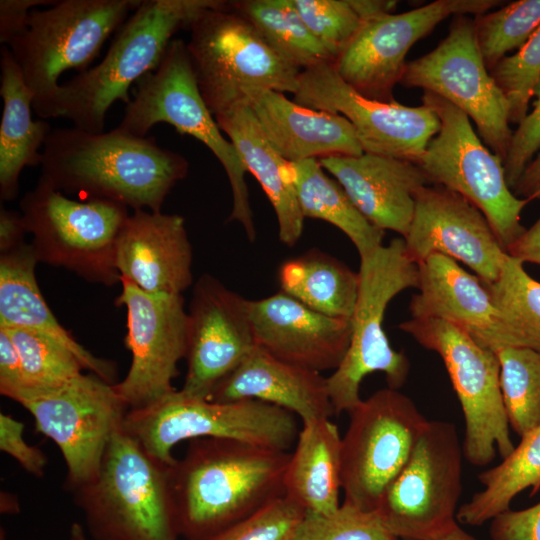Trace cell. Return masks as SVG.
<instances>
[{
  "label": "cell",
  "instance_id": "603a6c76",
  "mask_svg": "<svg viewBox=\"0 0 540 540\" xmlns=\"http://www.w3.org/2000/svg\"><path fill=\"white\" fill-rule=\"evenodd\" d=\"M256 345L285 362L322 372L335 370L351 339V322L319 313L279 291L247 300Z\"/></svg>",
  "mask_w": 540,
  "mask_h": 540
},
{
  "label": "cell",
  "instance_id": "5b68a950",
  "mask_svg": "<svg viewBox=\"0 0 540 540\" xmlns=\"http://www.w3.org/2000/svg\"><path fill=\"white\" fill-rule=\"evenodd\" d=\"M141 0H60L33 9L26 30L7 46L33 94L41 119L58 117L59 78L82 72Z\"/></svg>",
  "mask_w": 540,
  "mask_h": 540
},
{
  "label": "cell",
  "instance_id": "60d3db41",
  "mask_svg": "<svg viewBox=\"0 0 540 540\" xmlns=\"http://www.w3.org/2000/svg\"><path fill=\"white\" fill-rule=\"evenodd\" d=\"M294 540H398L377 511H364L343 502L331 514L305 512Z\"/></svg>",
  "mask_w": 540,
  "mask_h": 540
},
{
  "label": "cell",
  "instance_id": "f1b7e54d",
  "mask_svg": "<svg viewBox=\"0 0 540 540\" xmlns=\"http://www.w3.org/2000/svg\"><path fill=\"white\" fill-rule=\"evenodd\" d=\"M214 117L273 206L280 241L294 246L302 236L305 218L298 203L291 163L268 140L247 103Z\"/></svg>",
  "mask_w": 540,
  "mask_h": 540
},
{
  "label": "cell",
  "instance_id": "11a10c76",
  "mask_svg": "<svg viewBox=\"0 0 540 540\" xmlns=\"http://www.w3.org/2000/svg\"><path fill=\"white\" fill-rule=\"evenodd\" d=\"M68 540H89V538L84 527L80 523L74 522L70 526Z\"/></svg>",
  "mask_w": 540,
  "mask_h": 540
},
{
  "label": "cell",
  "instance_id": "ffe728a7",
  "mask_svg": "<svg viewBox=\"0 0 540 540\" xmlns=\"http://www.w3.org/2000/svg\"><path fill=\"white\" fill-rule=\"evenodd\" d=\"M247 300L215 277L202 275L189 305L187 371L180 391L208 399L257 346Z\"/></svg>",
  "mask_w": 540,
  "mask_h": 540
},
{
  "label": "cell",
  "instance_id": "7bdbcfd3",
  "mask_svg": "<svg viewBox=\"0 0 540 540\" xmlns=\"http://www.w3.org/2000/svg\"><path fill=\"white\" fill-rule=\"evenodd\" d=\"M305 512L284 495L206 540H294Z\"/></svg>",
  "mask_w": 540,
  "mask_h": 540
},
{
  "label": "cell",
  "instance_id": "f907efd6",
  "mask_svg": "<svg viewBox=\"0 0 540 540\" xmlns=\"http://www.w3.org/2000/svg\"><path fill=\"white\" fill-rule=\"evenodd\" d=\"M27 233L21 213L1 206L0 209V253L25 242Z\"/></svg>",
  "mask_w": 540,
  "mask_h": 540
},
{
  "label": "cell",
  "instance_id": "4316f807",
  "mask_svg": "<svg viewBox=\"0 0 540 540\" xmlns=\"http://www.w3.org/2000/svg\"><path fill=\"white\" fill-rule=\"evenodd\" d=\"M258 400L281 407L302 423L335 415L327 377L276 358L256 346L211 394L210 400Z\"/></svg>",
  "mask_w": 540,
  "mask_h": 540
},
{
  "label": "cell",
  "instance_id": "db71d44e",
  "mask_svg": "<svg viewBox=\"0 0 540 540\" xmlns=\"http://www.w3.org/2000/svg\"><path fill=\"white\" fill-rule=\"evenodd\" d=\"M5 496H1V513L14 514L19 512V506L17 501L12 500L10 494L4 493Z\"/></svg>",
  "mask_w": 540,
  "mask_h": 540
},
{
  "label": "cell",
  "instance_id": "d6986e66",
  "mask_svg": "<svg viewBox=\"0 0 540 540\" xmlns=\"http://www.w3.org/2000/svg\"><path fill=\"white\" fill-rule=\"evenodd\" d=\"M294 101L310 109L345 117L352 124L364 152L416 164L440 129V120L429 107L368 99L346 84L331 63L300 73Z\"/></svg>",
  "mask_w": 540,
  "mask_h": 540
},
{
  "label": "cell",
  "instance_id": "ee69618b",
  "mask_svg": "<svg viewBox=\"0 0 540 540\" xmlns=\"http://www.w3.org/2000/svg\"><path fill=\"white\" fill-rule=\"evenodd\" d=\"M533 97V109L513 131L508 153L503 161L506 181L511 190L540 149V80L534 89Z\"/></svg>",
  "mask_w": 540,
  "mask_h": 540
},
{
  "label": "cell",
  "instance_id": "8992f818",
  "mask_svg": "<svg viewBox=\"0 0 540 540\" xmlns=\"http://www.w3.org/2000/svg\"><path fill=\"white\" fill-rule=\"evenodd\" d=\"M123 429L168 467L182 441L223 438L288 452L299 434L297 416L281 407L252 399L217 402L180 390L128 410Z\"/></svg>",
  "mask_w": 540,
  "mask_h": 540
},
{
  "label": "cell",
  "instance_id": "8d00e7d4",
  "mask_svg": "<svg viewBox=\"0 0 540 540\" xmlns=\"http://www.w3.org/2000/svg\"><path fill=\"white\" fill-rule=\"evenodd\" d=\"M496 354L509 426L521 438L540 426V351L505 347Z\"/></svg>",
  "mask_w": 540,
  "mask_h": 540
},
{
  "label": "cell",
  "instance_id": "836d02e7",
  "mask_svg": "<svg viewBox=\"0 0 540 540\" xmlns=\"http://www.w3.org/2000/svg\"><path fill=\"white\" fill-rule=\"evenodd\" d=\"M482 489L459 506L457 522L479 526L510 509L522 491L540 488V426L523 437L513 451L496 466L481 472Z\"/></svg>",
  "mask_w": 540,
  "mask_h": 540
},
{
  "label": "cell",
  "instance_id": "d590c367",
  "mask_svg": "<svg viewBox=\"0 0 540 540\" xmlns=\"http://www.w3.org/2000/svg\"><path fill=\"white\" fill-rule=\"evenodd\" d=\"M292 3L333 62L366 20L393 13L397 5L393 0H292Z\"/></svg>",
  "mask_w": 540,
  "mask_h": 540
},
{
  "label": "cell",
  "instance_id": "2e32d148",
  "mask_svg": "<svg viewBox=\"0 0 540 540\" xmlns=\"http://www.w3.org/2000/svg\"><path fill=\"white\" fill-rule=\"evenodd\" d=\"M400 84L434 93L462 110L487 147L504 161L513 135L509 104L484 63L473 18L455 16L433 50L407 63Z\"/></svg>",
  "mask_w": 540,
  "mask_h": 540
},
{
  "label": "cell",
  "instance_id": "ba28073f",
  "mask_svg": "<svg viewBox=\"0 0 540 540\" xmlns=\"http://www.w3.org/2000/svg\"><path fill=\"white\" fill-rule=\"evenodd\" d=\"M159 123L194 137L215 155L226 172L232 191L233 205L228 220L240 223L247 238L254 241L256 229L245 180L247 170L204 102L186 43L181 39H173L158 68L136 83V91L117 128L145 137Z\"/></svg>",
  "mask_w": 540,
  "mask_h": 540
},
{
  "label": "cell",
  "instance_id": "6da1fadb",
  "mask_svg": "<svg viewBox=\"0 0 540 540\" xmlns=\"http://www.w3.org/2000/svg\"><path fill=\"white\" fill-rule=\"evenodd\" d=\"M41 176L64 194L106 200L135 210L160 212L165 198L188 174L182 155L153 137L115 128L89 132L54 128L43 150Z\"/></svg>",
  "mask_w": 540,
  "mask_h": 540
},
{
  "label": "cell",
  "instance_id": "9a60e30c",
  "mask_svg": "<svg viewBox=\"0 0 540 540\" xmlns=\"http://www.w3.org/2000/svg\"><path fill=\"white\" fill-rule=\"evenodd\" d=\"M348 413L341 438L343 502L376 511L428 420L410 397L389 387L361 400Z\"/></svg>",
  "mask_w": 540,
  "mask_h": 540
},
{
  "label": "cell",
  "instance_id": "681fc988",
  "mask_svg": "<svg viewBox=\"0 0 540 540\" xmlns=\"http://www.w3.org/2000/svg\"><path fill=\"white\" fill-rule=\"evenodd\" d=\"M506 253L523 264L540 265V217L509 245Z\"/></svg>",
  "mask_w": 540,
  "mask_h": 540
},
{
  "label": "cell",
  "instance_id": "7402d4cb",
  "mask_svg": "<svg viewBox=\"0 0 540 540\" xmlns=\"http://www.w3.org/2000/svg\"><path fill=\"white\" fill-rule=\"evenodd\" d=\"M418 267L419 292L409 304L411 318L446 321L495 352L527 347L478 276L441 254L431 255Z\"/></svg>",
  "mask_w": 540,
  "mask_h": 540
},
{
  "label": "cell",
  "instance_id": "f546056e",
  "mask_svg": "<svg viewBox=\"0 0 540 540\" xmlns=\"http://www.w3.org/2000/svg\"><path fill=\"white\" fill-rule=\"evenodd\" d=\"M0 70V197L10 201L18 194L22 170L41 165L52 128L43 119H32L33 94L7 46L1 48Z\"/></svg>",
  "mask_w": 540,
  "mask_h": 540
},
{
  "label": "cell",
  "instance_id": "9c48e42d",
  "mask_svg": "<svg viewBox=\"0 0 540 540\" xmlns=\"http://www.w3.org/2000/svg\"><path fill=\"white\" fill-rule=\"evenodd\" d=\"M20 213L38 262L105 286L121 281L116 250L127 207L99 199L73 200L39 178L20 200Z\"/></svg>",
  "mask_w": 540,
  "mask_h": 540
},
{
  "label": "cell",
  "instance_id": "277c9868",
  "mask_svg": "<svg viewBox=\"0 0 540 540\" xmlns=\"http://www.w3.org/2000/svg\"><path fill=\"white\" fill-rule=\"evenodd\" d=\"M94 540H178L168 466L123 427L109 442L96 476L74 492Z\"/></svg>",
  "mask_w": 540,
  "mask_h": 540
},
{
  "label": "cell",
  "instance_id": "ac0fdd59",
  "mask_svg": "<svg viewBox=\"0 0 540 540\" xmlns=\"http://www.w3.org/2000/svg\"><path fill=\"white\" fill-rule=\"evenodd\" d=\"M120 283L115 304L127 311L125 345L131 364L114 386L130 410L176 390L172 382L178 362L187 354L189 316L182 295L150 294L124 278Z\"/></svg>",
  "mask_w": 540,
  "mask_h": 540
},
{
  "label": "cell",
  "instance_id": "7a4b0ae2",
  "mask_svg": "<svg viewBox=\"0 0 540 540\" xmlns=\"http://www.w3.org/2000/svg\"><path fill=\"white\" fill-rule=\"evenodd\" d=\"M168 467L179 534L206 540L285 495L290 453L236 440L188 441Z\"/></svg>",
  "mask_w": 540,
  "mask_h": 540
},
{
  "label": "cell",
  "instance_id": "cb8c5ba5",
  "mask_svg": "<svg viewBox=\"0 0 540 540\" xmlns=\"http://www.w3.org/2000/svg\"><path fill=\"white\" fill-rule=\"evenodd\" d=\"M116 264L121 278L158 295H182L192 284V246L184 218L135 210L117 241Z\"/></svg>",
  "mask_w": 540,
  "mask_h": 540
},
{
  "label": "cell",
  "instance_id": "8fae6325",
  "mask_svg": "<svg viewBox=\"0 0 540 540\" xmlns=\"http://www.w3.org/2000/svg\"><path fill=\"white\" fill-rule=\"evenodd\" d=\"M422 101L438 116L440 129L417 165L431 185L456 192L477 207L506 252L526 230L521 213L530 201L513 193L502 159L482 143L466 113L428 91Z\"/></svg>",
  "mask_w": 540,
  "mask_h": 540
},
{
  "label": "cell",
  "instance_id": "4dcf8cb0",
  "mask_svg": "<svg viewBox=\"0 0 540 540\" xmlns=\"http://www.w3.org/2000/svg\"><path fill=\"white\" fill-rule=\"evenodd\" d=\"M341 436L330 418L302 423L284 476V492L306 512L340 507Z\"/></svg>",
  "mask_w": 540,
  "mask_h": 540
},
{
  "label": "cell",
  "instance_id": "e0dca14e",
  "mask_svg": "<svg viewBox=\"0 0 540 540\" xmlns=\"http://www.w3.org/2000/svg\"><path fill=\"white\" fill-rule=\"evenodd\" d=\"M497 0H437L403 13H384L366 20L334 60L338 76L360 95L376 101H394L411 47L450 16L482 15Z\"/></svg>",
  "mask_w": 540,
  "mask_h": 540
},
{
  "label": "cell",
  "instance_id": "83f0119b",
  "mask_svg": "<svg viewBox=\"0 0 540 540\" xmlns=\"http://www.w3.org/2000/svg\"><path fill=\"white\" fill-rule=\"evenodd\" d=\"M37 263L32 245L25 242L0 253V326L30 329L51 336L68 347L85 369L115 384V363L89 352L53 315L36 280Z\"/></svg>",
  "mask_w": 540,
  "mask_h": 540
},
{
  "label": "cell",
  "instance_id": "c3c4849f",
  "mask_svg": "<svg viewBox=\"0 0 540 540\" xmlns=\"http://www.w3.org/2000/svg\"><path fill=\"white\" fill-rule=\"evenodd\" d=\"M25 387L19 352L8 332L0 327V393L8 396Z\"/></svg>",
  "mask_w": 540,
  "mask_h": 540
},
{
  "label": "cell",
  "instance_id": "44dd1931",
  "mask_svg": "<svg viewBox=\"0 0 540 540\" xmlns=\"http://www.w3.org/2000/svg\"><path fill=\"white\" fill-rule=\"evenodd\" d=\"M403 239L416 264L441 254L464 263L486 284L497 280L507 255L483 213L440 185L416 192L413 219Z\"/></svg>",
  "mask_w": 540,
  "mask_h": 540
},
{
  "label": "cell",
  "instance_id": "f6af8a7d",
  "mask_svg": "<svg viewBox=\"0 0 540 540\" xmlns=\"http://www.w3.org/2000/svg\"><path fill=\"white\" fill-rule=\"evenodd\" d=\"M24 423L9 414L0 413V449L29 474L42 477L47 457L38 447L29 445L23 436Z\"/></svg>",
  "mask_w": 540,
  "mask_h": 540
},
{
  "label": "cell",
  "instance_id": "e575fe53",
  "mask_svg": "<svg viewBox=\"0 0 540 540\" xmlns=\"http://www.w3.org/2000/svg\"><path fill=\"white\" fill-rule=\"evenodd\" d=\"M230 7L247 19L286 63L303 71L333 62L306 26L292 0H241Z\"/></svg>",
  "mask_w": 540,
  "mask_h": 540
},
{
  "label": "cell",
  "instance_id": "30bf717a",
  "mask_svg": "<svg viewBox=\"0 0 540 540\" xmlns=\"http://www.w3.org/2000/svg\"><path fill=\"white\" fill-rule=\"evenodd\" d=\"M189 29L192 70L214 116L246 103L247 88L297 92L301 71L282 60L230 2L203 11Z\"/></svg>",
  "mask_w": 540,
  "mask_h": 540
},
{
  "label": "cell",
  "instance_id": "816d5d0a",
  "mask_svg": "<svg viewBox=\"0 0 540 540\" xmlns=\"http://www.w3.org/2000/svg\"><path fill=\"white\" fill-rule=\"evenodd\" d=\"M512 191L521 199H540V154L528 164Z\"/></svg>",
  "mask_w": 540,
  "mask_h": 540
},
{
  "label": "cell",
  "instance_id": "52a82bcc",
  "mask_svg": "<svg viewBox=\"0 0 540 540\" xmlns=\"http://www.w3.org/2000/svg\"><path fill=\"white\" fill-rule=\"evenodd\" d=\"M359 290L348 350L340 365L327 377L335 415L349 412L362 399L360 385L367 375L384 373L389 388L407 381L410 362L402 351L392 348L383 329L390 301L405 289L418 288L419 267L406 252L402 237L360 257Z\"/></svg>",
  "mask_w": 540,
  "mask_h": 540
},
{
  "label": "cell",
  "instance_id": "5bb4252c",
  "mask_svg": "<svg viewBox=\"0 0 540 540\" xmlns=\"http://www.w3.org/2000/svg\"><path fill=\"white\" fill-rule=\"evenodd\" d=\"M399 329L441 357L463 412L462 448L468 463L487 466L497 452L502 458L507 457L515 446L503 402L496 352L440 319L411 318L399 324Z\"/></svg>",
  "mask_w": 540,
  "mask_h": 540
},
{
  "label": "cell",
  "instance_id": "484cf974",
  "mask_svg": "<svg viewBox=\"0 0 540 540\" xmlns=\"http://www.w3.org/2000/svg\"><path fill=\"white\" fill-rule=\"evenodd\" d=\"M244 93L268 140L287 161L364 153L352 124L342 115L307 108L272 89L251 87Z\"/></svg>",
  "mask_w": 540,
  "mask_h": 540
},
{
  "label": "cell",
  "instance_id": "1f68e13d",
  "mask_svg": "<svg viewBox=\"0 0 540 540\" xmlns=\"http://www.w3.org/2000/svg\"><path fill=\"white\" fill-rule=\"evenodd\" d=\"M281 291L324 315L350 320L357 301L359 275L318 250L287 260L278 270Z\"/></svg>",
  "mask_w": 540,
  "mask_h": 540
},
{
  "label": "cell",
  "instance_id": "b9f144b4",
  "mask_svg": "<svg viewBox=\"0 0 540 540\" xmlns=\"http://www.w3.org/2000/svg\"><path fill=\"white\" fill-rule=\"evenodd\" d=\"M489 73L507 99L510 123L519 124L528 114L540 80V26L515 54L501 59Z\"/></svg>",
  "mask_w": 540,
  "mask_h": 540
},
{
  "label": "cell",
  "instance_id": "ab89813d",
  "mask_svg": "<svg viewBox=\"0 0 540 540\" xmlns=\"http://www.w3.org/2000/svg\"><path fill=\"white\" fill-rule=\"evenodd\" d=\"M3 328L19 352L25 387L56 386L78 376L85 369L68 347L51 336L30 329Z\"/></svg>",
  "mask_w": 540,
  "mask_h": 540
},
{
  "label": "cell",
  "instance_id": "3957f363",
  "mask_svg": "<svg viewBox=\"0 0 540 540\" xmlns=\"http://www.w3.org/2000/svg\"><path fill=\"white\" fill-rule=\"evenodd\" d=\"M221 0H141L116 32L101 61L61 84L58 117L103 132L112 105L131 101L130 87L160 65L174 34Z\"/></svg>",
  "mask_w": 540,
  "mask_h": 540
},
{
  "label": "cell",
  "instance_id": "d6a6232c",
  "mask_svg": "<svg viewBox=\"0 0 540 540\" xmlns=\"http://www.w3.org/2000/svg\"><path fill=\"white\" fill-rule=\"evenodd\" d=\"M290 163L304 218L323 220L340 229L351 240L360 257L383 245L385 231L361 214L342 186L325 174L318 160Z\"/></svg>",
  "mask_w": 540,
  "mask_h": 540
},
{
  "label": "cell",
  "instance_id": "7c38bea8",
  "mask_svg": "<svg viewBox=\"0 0 540 540\" xmlns=\"http://www.w3.org/2000/svg\"><path fill=\"white\" fill-rule=\"evenodd\" d=\"M7 397L22 405L36 430L57 445L66 465L65 485L72 492L96 476L129 410L114 384L95 374L81 373L51 387L21 388Z\"/></svg>",
  "mask_w": 540,
  "mask_h": 540
},
{
  "label": "cell",
  "instance_id": "f35d334b",
  "mask_svg": "<svg viewBox=\"0 0 540 540\" xmlns=\"http://www.w3.org/2000/svg\"><path fill=\"white\" fill-rule=\"evenodd\" d=\"M485 285L527 347L540 351V282L507 254L497 280Z\"/></svg>",
  "mask_w": 540,
  "mask_h": 540
},
{
  "label": "cell",
  "instance_id": "4fadbf2b",
  "mask_svg": "<svg viewBox=\"0 0 540 540\" xmlns=\"http://www.w3.org/2000/svg\"><path fill=\"white\" fill-rule=\"evenodd\" d=\"M462 444L449 421H427L412 454L385 490L377 512L398 540H437L458 525Z\"/></svg>",
  "mask_w": 540,
  "mask_h": 540
},
{
  "label": "cell",
  "instance_id": "d4e9b609",
  "mask_svg": "<svg viewBox=\"0 0 540 540\" xmlns=\"http://www.w3.org/2000/svg\"><path fill=\"white\" fill-rule=\"evenodd\" d=\"M318 161L371 224L406 236L414 215L415 194L431 185L416 163L366 152Z\"/></svg>",
  "mask_w": 540,
  "mask_h": 540
},
{
  "label": "cell",
  "instance_id": "7dc6e473",
  "mask_svg": "<svg viewBox=\"0 0 540 540\" xmlns=\"http://www.w3.org/2000/svg\"><path fill=\"white\" fill-rule=\"evenodd\" d=\"M54 0H1L0 1V43L10 42L27 28L28 18L38 6H51Z\"/></svg>",
  "mask_w": 540,
  "mask_h": 540
},
{
  "label": "cell",
  "instance_id": "f5cc1de1",
  "mask_svg": "<svg viewBox=\"0 0 540 540\" xmlns=\"http://www.w3.org/2000/svg\"><path fill=\"white\" fill-rule=\"evenodd\" d=\"M437 540H479L466 532L459 525L453 528L449 533Z\"/></svg>",
  "mask_w": 540,
  "mask_h": 540
},
{
  "label": "cell",
  "instance_id": "bcb514c9",
  "mask_svg": "<svg viewBox=\"0 0 540 540\" xmlns=\"http://www.w3.org/2000/svg\"><path fill=\"white\" fill-rule=\"evenodd\" d=\"M492 540H540V502L522 510H507L491 520Z\"/></svg>",
  "mask_w": 540,
  "mask_h": 540
},
{
  "label": "cell",
  "instance_id": "74e56055",
  "mask_svg": "<svg viewBox=\"0 0 540 540\" xmlns=\"http://www.w3.org/2000/svg\"><path fill=\"white\" fill-rule=\"evenodd\" d=\"M478 48L490 71L521 48L540 26V0H518L473 18Z\"/></svg>",
  "mask_w": 540,
  "mask_h": 540
}]
</instances>
